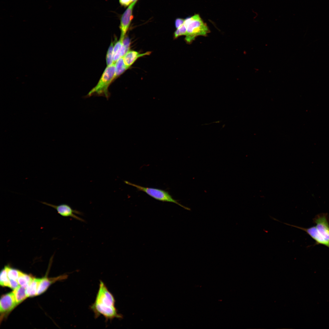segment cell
Returning <instances> with one entry per match:
<instances>
[{
    "instance_id": "cell-1",
    "label": "cell",
    "mask_w": 329,
    "mask_h": 329,
    "mask_svg": "<svg viewBox=\"0 0 329 329\" xmlns=\"http://www.w3.org/2000/svg\"><path fill=\"white\" fill-rule=\"evenodd\" d=\"M115 299L104 283L100 281L99 289L94 302L90 306V309L97 318L103 316L107 321L122 317L118 313L115 306Z\"/></svg>"
},
{
    "instance_id": "cell-2",
    "label": "cell",
    "mask_w": 329,
    "mask_h": 329,
    "mask_svg": "<svg viewBox=\"0 0 329 329\" xmlns=\"http://www.w3.org/2000/svg\"><path fill=\"white\" fill-rule=\"evenodd\" d=\"M184 24L187 28L185 40L188 44L191 43L197 37L207 36L210 32L207 24L197 14L186 18L185 19Z\"/></svg>"
},
{
    "instance_id": "cell-3",
    "label": "cell",
    "mask_w": 329,
    "mask_h": 329,
    "mask_svg": "<svg viewBox=\"0 0 329 329\" xmlns=\"http://www.w3.org/2000/svg\"><path fill=\"white\" fill-rule=\"evenodd\" d=\"M115 78V65L107 66L96 86L89 92L87 97L102 96L108 99L110 96L108 87Z\"/></svg>"
},
{
    "instance_id": "cell-4",
    "label": "cell",
    "mask_w": 329,
    "mask_h": 329,
    "mask_svg": "<svg viewBox=\"0 0 329 329\" xmlns=\"http://www.w3.org/2000/svg\"><path fill=\"white\" fill-rule=\"evenodd\" d=\"M124 182L127 185L136 187L139 191L145 193L150 196L157 200L163 202L174 203L186 210H190V208L182 205L179 203L177 200L173 198L169 192L167 191L159 189L143 187L126 181H124Z\"/></svg>"
},
{
    "instance_id": "cell-5",
    "label": "cell",
    "mask_w": 329,
    "mask_h": 329,
    "mask_svg": "<svg viewBox=\"0 0 329 329\" xmlns=\"http://www.w3.org/2000/svg\"><path fill=\"white\" fill-rule=\"evenodd\" d=\"M41 202L54 208L58 214L63 217H70L82 222L85 221L84 219L76 215H82L83 213L81 212L73 209L69 205L67 204L62 203L58 205H55L45 202L42 201Z\"/></svg>"
},
{
    "instance_id": "cell-6",
    "label": "cell",
    "mask_w": 329,
    "mask_h": 329,
    "mask_svg": "<svg viewBox=\"0 0 329 329\" xmlns=\"http://www.w3.org/2000/svg\"><path fill=\"white\" fill-rule=\"evenodd\" d=\"M313 220L320 235L329 242V222L327 214L325 213L318 214Z\"/></svg>"
},
{
    "instance_id": "cell-7",
    "label": "cell",
    "mask_w": 329,
    "mask_h": 329,
    "mask_svg": "<svg viewBox=\"0 0 329 329\" xmlns=\"http://www.w3.org/2000/svg\"><path fill=\"white\" fill-rule=\"evenodd\" d=\"M137 1L133 2L122 14L121 17L120 28L121 30L120 38L123 41L127 32L131 20L133 18L132 15L133 7Z\"/></svg>"
},
{
    "instance_id": "cell-8",
    "label": "cell",
    "mask_w": 329,
    "mask_h": 329,
    "mask_svg": "<svg viewBox=\"0 0 329 329\" xmlns=\"http://www.w3.org/2000/svg\"><path fill=\"white\" fill-rule=\"evenodd\" d=\"M17 305L13 292L2 295L0 301V312L2 316L10 312Z\"/></svg>"
},
{
    "instance_id": "cell-9",
    "label": "cell",
    "mask_w": 329,
    "mask_h": 329,
    "mask_svg": "<svg viewBox=\"0 0 329 329\" xmlns=\"http://www.w3.org/2000/svg\"><path fill=\"white\" fill-rule=\"evenodd\" d=\"M283 223L286 225L295 227L305 231L314 240L316 244L322 245L329 248V242L326 240L320 235L316 226L306 228L286 223L283 222Z\"/></svg>"
},
{
    "instance_id": "cell-10",
    "label": "cell",
    "mask_w": 329,
    "mask_h": 329,
    "mask_svg": "<svg viewBox=\"0 0 329 329\" xmlns=\"http://www.w3.org/2000/svg\"><path fill=\"white\" fill-rule=\"evenodd\" d=\"M150 53V52L148 51L140 54L136 51L129 50L123 57L125 64L128 69L138 58L145 55H148Z\"/></svg>"
},
{
    "instance_id": "cell-11",
    "label": "cell",
    "mask_w": 329,
    "mask_h": 329,
    "mask_svg": "<svg viewBox=\"0 0 329 329\" xmlns=\"http://www.w3.org/2000/svg\"><path fill=\"white\" fill-rule=\"evenodd\" d=\"M67 277V275H63L53 278H41L37 292V295H40L44 292L51 284L57 281L65 279Z\"/></svg>"
},
{
    "instance_id": "cell-12",
    "label": "cell",
    "mask_w": 329,
    "mask_h": 329,
    "mask_svg": "<svg viewBox=\"0 0 329 329\" xmlns=\"http://www.w3.org/2000/svg\"><path fill=\"white\" fill-rule=\"evenodd\" d=\"M41 278H34L26 288V293L28 297L37 295L38 287Z\"/></svg>"
},
{
    "instance_id": "cell-13",
    "label": "cell",
    "mask_w": 329,
    "mask_h": 329,
    "mask_svg": "<svg viewBox=\"0 0 329 329\" xmlns=\"http://www.w3.org/2000/svg\"><path fill=\"white\" fill-rule=\"evenodd\" d=\"M13 292L17 305L28 297L26 293V288L20 285L14 290Z\"/></svg>"
},
{
    "instance_id": "cell-14",
    "label": "cell",
    "mask_w": 329,
    "mask_h": 329,
    "mask_svg": "<svg viewBox=\"0 0 329 329\" xmlns=\"http://www.w3.org/2000/svg\"><path fill=\"white\" fill-rule=\"evenodd\" d=\"M34 278L30 276L19 271L17 281L20 286L26 288Z\"/></svg>"
},
{
    "instance_id": "cell-15",
    "label": "cell",
    "mask_w": 329,
    "mask_h": 329,
    "mask_svg": "<svg viewBox=\"0 0 329 329\" xmlns=\"http://www.w3.org/2000/svg\"><path fill=\"white\" fill-rule=\"evenodd\" d=\"M115 78L122 74L128 68L125 64L123 58L119 59L115 63Z\"/></svg>"
},
{
    "instance_id": "cell-16",
    "label": "cell",
    "mask_w": 329,
    "mask_h": 329,
    "mask_svg": "<svg viewBox=\"0 0 329 329\" xmlns=\"http://www.w3.org/2000/svg\"><path fill=\"white\" fill-rule=\"evenodd\" d=\"M0 284L2 286L10 287L9 279L5 267L1 270L0 272Z\"/></svg>"
},
{
    "instance_id": "cell-17",
    "label": "cell",
    "mask_w": 329,
    "mask_h": 329,
    "mask_svg": "<svg viewBox=\"0 0 329 329\" xmlns=\"http://www.w3.org/2000/svg\"><path fill=\"white\" fill-rule=\"evenodd\" d=\"M4 267L6 270L9 279L17 281L19 271L13 268L9 265H6Z\"/></svg>"
},
{
    "instance_id": "cell-18",
    "label": "cell",
    "mask_w": 329,
    "mask_h": 329,
    "mask_svg": "<svg viewBox=\"0 0 329 329\" xmlns=\"http://www.w3.org/2000/svg\"><path fill=\"white\" fill-rule=\"evenodd\" d=\"M114 46L113 43L111 42L107 52L106 62L107 66L111 65L113 63Z\"/></svg>"
},
{
    "instance_id": "cell-19",
    "label": "cell",
    "mask_w": 329,
    "mask_h": 329,
    "mask_svg": "<svg viewBox=\"0 0 329 329\" xmlns=\"http://www.w3.org/2000/svg\"><path fill=\"white\" fill-rule=\"evenodd\" d=\"M186 27L184 24L177 29L174 33V37L176 38L182 35H186Z\"/></svg>"
},
{
    "instance_id": "cell-20",
    "label": "cell",
    "mask_w": 329,
    "mask_h": 329,
    "mask_svg": "<svg viewBox=\"0 0 329 329\" xmlns=\"http://www.w3.org/2000/svg\"><path fill=\"white\" fill-rule=\"evenodd\" d=\"M185 19L178 18L176 19L175 22V27L177 29L178 28L184 23Z\"/></svg>"
},
{
    "instance_id": "cell-21",
    "label": "cell",
    "mask_w": 329,
    "mask_h": 329,
    "mask_svg": "<svg viewBox=\"0 0 329 329\" xmlns=\"http://www.w3.org/2000/svg\"><path fill=\"white\" fill-rule=\"evenodd\" d=\"M9 280L10 283V288L13 289L14 290L19 286V285L17 281L11 279H9Z\"/></svg>"
},
{
    "instance_id": "cell-22",
    "label": "cell",
    "mask_w": 329,
    "mask_h": 329,
    "mask_svg": "<svg viewBox=\"0 0 329 329\" xmlns=\"http://www.w3.org/2000/svg\"><path fill=\"white\" fill-rule=\"evenodd\" d=\"M120 4L123 6L127 7L130 5L133 2V0H119Z\"/></svg>"
},
{
    "instance_id": "cell-23",
    "label": "cell",
    "mask_w": 329,
    "mask_h": 329,
    "mask_svg": "<svg viewBox=\"0 0 329 329\" xmlns=\"http://www.w3.org/2000/svg\"><path fill=\"white\" fill-rule=\"evenodd\" d=\"M137 0H133V2H134L136 1H137Z\"/></svg>"
}]
</instances>
